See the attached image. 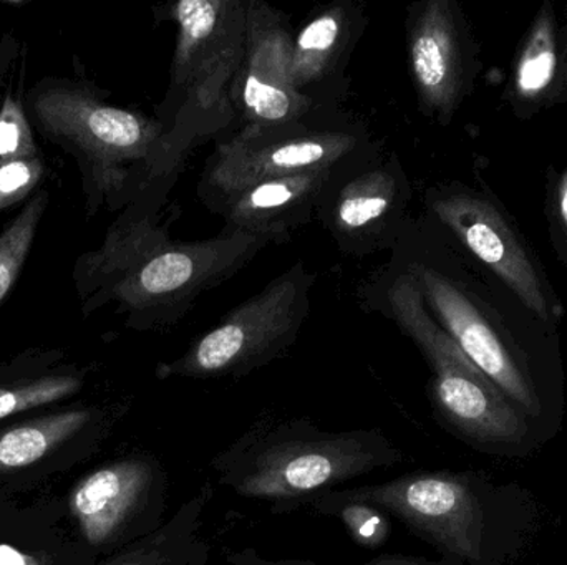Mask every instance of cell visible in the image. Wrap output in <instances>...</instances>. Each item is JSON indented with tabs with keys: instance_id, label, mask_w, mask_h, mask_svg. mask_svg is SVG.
<instances>
[{
	"instance_id": "obj_10",
	"label": "cell",
	"mask_w": 567,
	"mask_h": 565,
	"mask_svg": "<svg viewBox=\"0 0 567 565\" xmlns=\"http://www.w3.org/2000/svg\"><path fill=\"white\" fill-rule=\"evenodd\" d=\"M425 206L430 221L489 269L526 311L549 328L558 327L565 317L561 299L535 249L493 192L443 182L426 189Z\"/></svg>"
},
{
	"instance_id": "obj_22",
	"label": "cell",
	"mask_w": 567,
	"mask_h": 565,
	"mask_svg": "<svg viewBox=\"0 0 567 565\" xmlns=\"http://www.w3.org/2000/svg\"><path fill=\"white\" fill-rule=\"evenodd\" d=\"M545 215L556 258L567 269V159L546 169Z\"/></svg>"
},
{
	"instance_id": "obj_13",
	"label": "cell",
	"mask_w": 567,
	"mask_h": 565,
	"mask_svg": "<svg viewBox=\"0 0 567 565\" xmlns=\"http://www.w3.org/2000/svg\"><path fill=\"white\" fill-rule=\"evenodd\" d=\"M292 46L287 13L261 0H249L245 59L231 88V106L241 128L290 125L322 112L293 86Z\"/></svg>"
},
{
	"instance_id": "obj_5",
	"label": "cell",
	"mask_w": 567,
	"mask_h": 565,
	"mask_svg": "<svg viewBox=\"0 0 567 565\" xmlns=\"http://www.w3.org/2000/svg\"><path fill=\"white\" fill-rule=\"evenodd\" d=\"M390 259L413 275L425 307L463 354L546 433H555L558 417L548 408L529 355L495 308L443 261L426 224L412 219Z\"/></svg>"
},
{
	"instance_id": "obj_21",
	"label": "cell",
	"mask_w": 567,
	"mask_h": 565,
	"mask_svg": "<svg viewBox=\"0 0 567 565\" xmlns=\"http://www.w3.org/2000/svg\"><path fill=\"white\" fill-rule=\"evenodd\" d=\"M327 516L340 517L350 540L365 550H379L389 541L392 533L389 516L369 504H342L330 511Z\"/></svg>"
},
{
	"instance_id": "obj_7",
	"label": "cell",
	"mask_w": 567,
	"mask_h": 565,
	"mask_svg": "<svg viewBox=\"0 0 567 565\" xmlns=\"http://www.w3.org/2000/svg\"><path fill=\"white\" fill-rule=\"evenodd\" d=\"M50 135L62 136L89 159L96 185L142 196L179 176L188 146L159 118L109 105L83 90H53L35 103Z\"/></svg>"
},
{
	"instance_id": "obj_3",
	"label": "cell",
	"mask_w": 567,
	"mask_h": 565,
	"mask_svg": "<svg viewBox=\"0 0 567 565\" xmlns=\"http://www.w3.org/2000/svg\"><path fill=\"white\" fill-rule=\"evenodd\" d=\"M360 307L393 322L432 370L429 398L440 423L476 450L523 458L549 437L436 324L415 279L389 259L359 289Z\"/></svg>"
},
{
	"instance_id": "obj_14",
	"label": "cell",
	"mask_w": 567,
	"mask_h": 565,
	"mask_svg": "<svg viewBox=\"0 0 567 565\" xmlns=\"http://www.w3.org/2000/svg\"><path fill=\"white\" fill-rule=\"evenodd\" d=\"M168 477L156 458L126 457L80 481L70 510L86 543L93 547L140 540L165 524Z\"/></svg>"
},
{
	"instance_id": "obj_25",
	"label": "cell",
	"mask_w": 567,
	"mask_h": 565,
	"mask_svg": "<svg viewBox=\"0 0 567 565\" xmlns=\"http://www.w3.org/2000/svg\"><path fill=\"white\" fill-rule=\"evenodd\" d=\"M363 565H453L443 561V563H429L425 559H415V557L403 556H382L379 559L370 561L369 564Z\"/></svg>"
},
{
	"instance_id": "obj_23",
	"label": "cell",
	"mask_w": 567,
	"mask_h": 565,
	"mask_svg": "<svg viewBox=\"0 0 567 565\" xmlns=\"http://www.w3.org/2000/svg\"><path fill=\"white\" fill-rule=\"evenodd\" d=\"M39 156L22 106L7 93L0 108V166L13 159Z\"/></svg>"
},
{
	"instance_id": "obj_2",
	"label": "cell",
	"mask_w": 567,
	"mask_h": 565,
	"mask_svg": "<svg viewBox=\"0 0 567 565\" xmlns=\"http://www.w3.org/2000/svg\"><path fill=\"white\" fill-rule=\"evenodd\" d=\"M176 178L148 189L142 215L113 232L100 259L106 295L142 331L175 327L203 294L235 278L271 244L261 236L225 231L206 241H173L156 211Z\"/></svg>"
},
{
	"instance_id": "obj_8",
	"label": "cell",
	"mask_w": 567,
	"mask_h": 565,
	"mask_svg": "<svg viewBox=\"0 0 567 565\" xmlns=\"http://www.w3.org/2000/svg\"><path fill=\"white\" fill-rule=\"evenodd\" d=\"M313 284L316 274L297 261L196 338L182 357L159 365L158 377L241 378L278 360L309 317Z\"/></svg>"
},
{
	"instance_id": "obj_19",
	"label": "cell",
	"mask_w": 567,
	"mask_h": 565,
	"mask_svg": "<svg viewBox=\"0 0 567 565\" xmlns=\"http://www.w3.org/2000/svg\"><path fill=\"white\" fill-rule=\"evenodd\" d=\"M47 206V192L37 195L0 234V302L12 289Z\"/></svg>"
},
{
	"instance_id": "obj_27",
	"label": "cell",
	"mask_w": 567,
	"mask_h": 565,
	"mask_svg": "<svg viewBox=\"0 0 567 565\" xmlns=\"http://www.w3.org/2000/svg\"><path fill=\"white\" fill-rule=\"evenodd\" d=\"M13 55H16V42H13V39L3 40L2 45H0V82H2Z\"/></svg>"
},
{
	"instance_id": "obj_9",
	"label": "cell",
	"mask_w": 567,
	"mask_h": 565,
	"mask_svg": "<svg viewBox=\"0 0 567 565\" xmlns=\"http://www.w3.org/2000/svg\"><path fill=\"white\" fill-rule=\"evenodd\" d=\"M375 145L363 122L340 109L272 128H239L216 142L198 195L339 168Z\"/></svg>"
},
{
	"instance_id": "obj_1",
	"label": "cell",
	"mask_w": 567,
	"mask_h": 565,
	"mask_svg": "<svg viewBox=\"0 0 567 565\" xmlns=\"http://www.w3.org/2000/svg\"><path fill=\"white\" fill-rule=\"evenodd\" d=\"M347 503L377 508L435 547L453 565H505L536 524L532 496L478 471H420L365 486L317 494L306 506L327 514Z\"/></svg>"
},
{
	"instance_id": "obj_15",
	"label": "cell",
	"mask_w": 567,
	"mask_h": 565,
	"mask_svg": "<svg viewBox=\"0 0 567 565\" xmlns=\"http://www.w3.org/2000/svg\"><path fill=\"white\" fill-rule=\"evenodd\" d=\"M367 25L369 13L362 2L336 0L313 10L293 32V86L313 108L336 112L346 100L347 66Z\"/></svg>"
},
{
	"instance_id": "obj_17",
	"label": "cell",
	"mask_w": 567,
	"mask_h": 565,
	"mask_svg": "<svg viewBox=\"0 0 567 565\" xmlns=\"http://www.w3.org/2000/svg\"><path fill=\"white\" fill-rule=\"evenodd\" d=\"M503 102L523 122L567 105V6L542 3L513 56Z\"/></svg>"
},
{
	"instance_id": "obj_18",
	"label": "cell",
	"mask_w": 567,
	"mask_h": 565,
	"mask_svg": "<svg viewBox=\"0 0 567 565\" xmlns=\"http://www.w3.org/2000/svg\"><path fill=\"white\" fill-rule=\"evenodd\" d=\"M89 410L62 411L17 425L0 433V474L30 467L89 423Z\"/></svg>"
},
{
	"instance_id": "obj_12",
	"label": "cell",
	"mask_w": 567,
	"mask_h": 565,
	"mask_svg": "<svg viewBox=\"0 0 567 565\" xmlns=\"http://www.w3.org/2000/svg\"><path fill=\"white\" fill-rule=\"evenodd\" d=\"M406 53L416 106L446 126L475 92L480 46L455 0H420L406 12Z\"/></svg>"
},
{
	"instance_id": "obj_24",
	"label": "cell",
	"mask_w": 567,
	"mask_h": 565,
	"mask_svg": "<svg viewBox=\"0 0 567 565\" xmlns=\"http://www.w3.org/2000/svg\"><path fill=\"white\" fill-rule=\"evenodd\" d=\"M42 176L39 156L13 159L0 166V209L9 208L29 195Z\"/></svg>"
},
{
	"instance_id": "obj_4",
	"label": "cell",
	"mask_w": 567,
	"mask_h": 565,
	"mask_svg": "<svg viewBox=\"0 0 567 565\" xmlns=\"http://www.w3.org/2000/svg\"><path fill=\"white\" fill-rule=\"evenodd\" d=\"M403 460V451L380 430L326 431L293 418L256 423L212 464L219 484L233 493L289 513Z\"/></svg>"
},
{
	"instance_id": "obj_6",
	"label": "cell",
	"mask_w": 567,
	"mask_h": 565,
	"mask_svg": "<svg viewBox=\"0 0 567 565\" xmlns=\"http://www.w3.org/2000/svg\"><path fill=\"white\" fill-rule=\"evenodd\" d=\"M176 25L172 82L158 118L188 146L228 135L231 88L245 59L249 0H178L155 9Z\"/></svg>"
},
{
	"instance_id": "obj_16",
	"label": "cell",
	"mask_w": 567,
	"mask_h": 565,
	"mask_svg": "<svg viewBox=\"0 0 567 565\" xmlns=\"http://www.w3.org/2000/svg\"><path fill=\"white\" fill-rule=\"evenodd\" d=\"M339 168L266 179L198 196L209 211L225 219L223 231L261 236L271 244H282L296 229L316 219L320 198Z\"/></svg>"
},
{
	"instance_id": "obj_26",
	"label": "cell",
	"mask_w": 567,
	"mask_h": 565,
	"mask_svg": "<svg viewBox=\"0 0 567 565\" xmlns=\"http://www.w3.org/2000/svg\"><path fill=\"white\" fill-rule=\"evenodd\" d=\"M0 565H37V563L29 556L17 553L16 550L0 547Z\"/></svg>"
},
{
	"instance_id": "obj_20",
	"label": "cell",
	"mask_w": 567,
	"mask_h": 565,
	"mask_svg": "<svg viewBox=\"0 0 567 565\" xmlns=\"http://www.w3.org/2000/svg\"><path fill=\"white\" fill-rule=\"evenodd\" d=\"M80 387H82L80 378L59 375V377H43L39 380L0 388V420L32 408L43 407V405L55 404L62 398L76 394Z\"/></svg>"
},
{
	"instance_id": "obj_11",
	"label": "cell",
	"mask_w": 567,
	"mask_h": 565,
	"mask_svg": "<svg viewBox=\"0 0 567 565\" xmlns=\"http://www.w3.org/2000/svg\"><path fill=\"white\" fill-rule=\"evenodd\" d=\"M412 198L402 159L377 143L333 172L316 219L342 254L392 252L413 219Z\"/></svg>"
}]
</instances>
